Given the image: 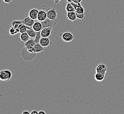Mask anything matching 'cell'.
Wrapping results in <instances>:
<instances>
[{
  "mask_svg": "<svg viewBox=\"0 0 124 114\" xmlns=\"http://www.w3.org/2000/svg\"><path fill=\"white\" fill-rule=\"evenodd\" d=\"M26 33H28L29 36H30V37L32 39H34L36 37L37 33L36 32L34 31L33 28L32 29H28L26 31Z\"/></svg>",
  "mask_w": 124,
  "mask_h": 114,
  "instance_id": "ac0fdd59",
  "label": "cell"
},
{
  "mask_svg": "<svg viewBox=\"0 0 124 114\" xmlns=\"http://www.w3.org/2000/svg\"><path fill=\"white\" fill-rule=\"evenodd\" d=\"M53 27H46L43 28L41 31V36L43 37H48L53 33Z\"/></svg>",
  "mask_w": 124,
  "mask_h": 114,
  "instance_id": "8992f818",
  "label": "cell"
},
{
  "mask_svg": "<svg viewBox=\"0 0 124 114\" xmlns=\"http://www.w3.org/2000/svg\"><path fill=\"white\" fill-rule=\"evenodd\" d=\"M19 33V28H16L13 26H10L9 29V33L11 35H14L17 33Z\"/></svg>",
  "mask_w": 124,
  "mask_h": 114,
  "instance_id": "d6986e66",
  "label": "cell"
},
{
  "mask_svg": "<svg viewBox=\"0 0 124 114\" xmlns=\"http://www.w3.org/2000/svg\"><path fill=\"white\" fill-rule=\"evenodd\" d=\"M39 10L36 8H33L29 12V16L31 19L36 20L38 19Z\"/></svg>",
  "mask_w": 124,
  "mask_h": 114,
  "instance_id": "30bf717a",
  "label": "cell"
},
{
  "mask_svg": "<svg viewBox=\"0 0 124 114\" xmlns=\"http://www.w3.org/2000/svg\"><path fill=\"white\" fill-rule=\"evenodd\" d=\"M3 1L7 4H11L13 0H3Z\"/></svg>",
  "mask_w": 124,
  "mask_h": 114,
  "instance_id": "cb8c5ba5",
  "label": "cell"
},
{
  "mask_svg": "<svg viewBox=\"0 0 124 114\" xmlns=\"http://www.w3.org/2000/svg\"><path fill=\"white\" fill-rule=\"evenodd\" d=\"M67 3H72L74 2V0H66Z\"/></svg>",
  "mask_w": 124,
  "mask_h": 114,
  "instance_id": "f546056e",
  "label": "cell"
},
{
  "mask_svg": "<svg viewBox=\"0 0 124 114\" xmlns=\"http://www.w3.org/2000/svg\"><path fill=\"white\" fill-rule=\"evenodd\" d=\"M22 22L23 24L26 26H29L32 28L33 24L35 23V20L31 19L29 15L24 17L22 20Z\"/></svg>",
  "mask_w": 124,
  "mask_h": 114,
  "instance_id": "5b68a950",
  "label": "cell"
},
{
  "mask_svg": "<svg viewBox=\"0 0 124 114\" xmlns=\"http://www.w3.org/2000/svg\"><path fill=\"white\" fill-rule=\"evenodd\" d=\"M66 10L67 12H75V10L74 8V6L72 3H67V5L66 6Z\"/></svg>",
  "mask_w": 124,
  "mask_h": 114,
  "instance_id": "2e32d148",
  "label": "cell"
},
{
  "mask_svg": "<svg viewBox=\"0 0 124 114\" xmlns=\"http://www.w3.org/2000/svg\"><path fill=\"white\" fill-rule=\"evenodd\" d=\"M22 114H31V112H29L28 111H27V110H26V111H24V112H22Z\"/></svg>",
  "mask_w": 124,
  "mask_h": 114,
  "instance_id": "4316f807",
  "label": "cell"
},
{
  "mask_svg": "<svg viewBox=\"0 0 124 114\" xmlns=\"http://www.w3.org/2000/svg\"><path fill=\"white\" fill-rule=\"evenodd\" d=\"M52 41L48 37H43L41 38L39 43L44 48H48L52 44Z\"/></svg>",
  "mask_w": 124,
  "mask_h": 114,
  "instance_id": "52a82bcc",
  "label": "cell"
},
{
  "mask_svg": "<svg viewBox=\"0 0 124 114\" xmlns=\"http://www.w3.org/2000/svg\"><path fill=\"white\" fill-rule=\"evenodd\" d=\"M36 33H37V35H36V37L34 38V40L36 43H39L41 38L42 37V36H41V31L36 32Z\"/></svg>",
  "mask_w": 124,
  "mask_h": 114,
  "instance_id": "ffe728a7",
  "label": "cell"
},
{
  "mask_svg": "<svg viewBox=\"0 0 124 114\" xmlns=\"http://www.w3.org/2000/svg\"><path fill=\"white\" fill-rule=\"evenodd\" d=\"M96 72L106 74L107 72V67L104 64H99L95 69Z\"/></svg>",
  "mask_w": 124,
  "mask_h": 114,
  "instance_id": "ba28073f",
  "label": "cell"
},
{
  "mask_svg": "<svg viewBox=\"0 0 124 114\" xmlns=\"http://www.w3.org/2000/svg\"><path fill=\"white\" fill-rule=\"evenodd\" d=\"M31 114H38V112L37 110H34L31 112Z\"/></svg>",
  "mask_w": 124,
  "mask_h": 114,
  "instance_id": "484cf974",
  "label": "cell"
},
{
  "mask_svg": "<svg viewBox=\"0 0 124 114\" xmlns=\"http://www.w3.org/2000/svg\"><path fill=\"white\" fill-rule=\"evenodd\" d=\"M36 43L33 40V39L31 38V39H30L29 41H27L26 43H24V45L25 47H34V45L36 44Z\"/></svg>",
  "mask_w": 124,
  "mask_h": 114,
  "instance_id": "e0dca14e",
  "label": "cell"
},
{
  "mask_svg": "<svg viewBox=\"0 0 124 114\" xmlns=\"http://www.w3.org/2000/svg\"><path fill=\"white\" fill-rule=\"evenodd\" d=\"M75 12L77 13H79V14H81V13H85V10L82 6H81V7L78 8L77 9L75 10Z\"/></svg>",
  "mask_w": 124,
  "mask_h": 114,
  "instance_id": "7402d4cb",
  "label": "cell"
},
{
  "mask_svg": "<svg viewBox=\"0 0 124 114\" xmlns=\"http://www.w3.org/2000/svg\"><path fill=\"white\" fill-rule=\"evenodd\" d=\"M82 0H74V2L75 3H81Z\"/></svg>",
  "mask_w": 124,
  "mask_h": 114,
  "instance_id": "f1b7e54d",
  "label": "cell"
},
{
  "mask_svg": "<svg viewBox=\"0 0 124 114\" xmlns=\"http://www.w3.org/2000/svg\"><path fill=\"white\" fill-rule=\"evenodd\" d=\"M61 0H54V2L55 5L56 6V5L59 4Z\"/></svg>",
  "mask_w": 124,
  "mask_h": 114,
  "instance_id": "d4e9b609",
  "label": "cell"
},
{
  "mask_svg": "<svg viewBox=\"0 0 124 114\" xmlns=\"http://www.w3.org/2000/svg\"><path fill=\"white\" fill-rule=\"evenodd\" d=\"M47 18L46 12L44 10H40L39 11L37 20L39 21H43Z\"/></svg>",
  "mask_w": 124,
  "mask_h": 114,
  "instance_id": "9c48e42d",
  "label": "cell"
},
{
  "mask_svg": "<svg viewBox=\"0 0 124 114\" xmlns=\"http://www.w3.org/2000/svg\"><path fill=\"white\" fill-rule=\"evenodd\" d=\"M46 112H44V111L42 110H41L39 112H38V114H46Z\"/></svg>",
  "mask_w": 124,
  "mask_h": 114,
  "instance_id": "83f0119b",
  "label": "cell"
},
{
  "mask_svg": "<svg viewBox=\"0 0 124 114\" xmlns=\"http://www.w3.org/2000/svg\"><path fill=\"white\" fill-rule=\"evenodd\" d=\"M76 13L77 17V18L79 19H81L82 20H84L85 19V13H81V14H79V13Z\"/></svg>",
  "mask_w": 124,
  "mask_h": 114,
  "instance_id": "44dd1931",
  "label": "cell"
},
{
  "mask_svg": "<svg viewBox=\"0 0 124 114\" xmlns=\"http://www.w3.org/2000/svg\"><path fill=\"white\" fill-rule=\"evenodd\" d=\"M30 36L26 32L21 33L20 35V39L22 43H25L30 39Z\"/></svg>",
  "mask_w": 124,
  "mask_h": 114,
  "instance_id": "4fadbf2b",
  "label": "cell"
},
{
  "mask_svg": "<svg viewBox=\"0 0 124 114\" xmlns=\"http://www.w3.org/2000/svg\"><path fill=\"white\" fill-rule=\"evenodd\" d=\"M12 72L9 70H3L0 72V79L3 82H7L12 78Z\"/></svg>",
  "mask_w": 124,
  "mask_h": 114,
  "instance_id": "6da1fadb",
  "label": "cell"
},
{
  "mask_svg": "<svg viewBox=\"0 0 124 114\" xmlns=\"http://www.w3.org/2000/svg\"><path fill=\"white\" fill-rule=\"evenodd\" d=\"M35 52L36 53H41L44 50V48L40 44V43H36L34 46Z\"/></svg>",
  "mask_w": 124,
  "mask_h": 114,
  "instance_id": "9a60e30c",
  "label": "cell"
},
{
  "mask_svg": "<svg viewBox=\"0 0 124 114\" xmlns=\"http://www.w3.org/2000/svg\"><path fill=\"white\" fill-rule=\"evenodd\" d=\"M43 28L46 27H54L56 25L57 22V20H51V19H48V18L46 19L45 21L41 22Z\"/></svg>",
  "mask_w": 124,
  "mask_h": 114,
  "instance_id": "3957f363",
  "label": "cell"
},
{
  "mask_svg": "<svg viewBox=\"0 0 124 114\" xmlns=\"http://www.w3.org/2000/svg\"><path fill=\"white\" fill-rule=\"evenodd\" d=\"M32 28L36 32H39L41 31L43 29V26L41 21H37L35 22Z\"/></svg>",
  "mask_w": 124,
  "mask_h": 114,
  "instance_id": "7c38bea8",
  "label": "cell"
},
{
  "mask_svg": "<svg viewBox=\"0 0 124 114\" xmlns=\"http://www.w3.org/2000/svg\"><path fill=\"white\" fill-rule=\"evenodd\" d=\"M105 76V74L96 72L95 75V79L97 82H101L104 80Z\"/></svg>",
  "mask_w": 124,
  "mask_h": 114,
  "instance_id": "5bb4252c",
  "label": "cell"
},
{
  "mask_svg": "<svg viewBox=\"0 0 124 114\" xmlns=\"http://www.w3.org/2000/svg\"><path fill=\"white\" fill-rule=\"evenodd\" d=\"M25 48L28 52L32 53V54H36L35 52L34 47H25Z\"/></svg>",
  "mask_w": 124,
  "mask_h": 114,
  "instance_id": "603a6c76",
  "label": "cell"
},
{
  "mask_svg": "<svg viewBox=\"0 0 124 114\" xmlns=\"http://www.w3.org/2000/svg\"><path fill=\"white\" fill-rule=\"evenodd\" d=\"M67 18L74 22H76L78 19L75 12H67Z\"/></svg>",
  "mask_w": 124,
  "mask_h": 114,
  "instance_id": "8fae6325",
  "label": "cell"
},
{
  "mask_svg": "<svg viewBox=\"0 0 124 114\" xmlns=\"http://www.w3.org/2000/svg\"><path fill=\"white\" fill-rule=\"evenodd\" d=\"M60 35L61 36L62 40L66 42H71L74 38V35L71 33L69 32L60 34Z\"/></svg>",
  "mask_w": 124,
  "mask_h": 114,
  "instance_id": "277c9868",
  "label": "cell"
},
{
  "mask_svg": "<svg viewBox=\"0 0 124 114\" xmlns=\"http://www.w3.org/2000/svg\"><path fill=\"white\" fill-rule=\"evenodd\" d=\"M46 13L48 19L53 20L57 19V11L55 8V5L54 7L48 8L46 11Z\"/></svg>",
  "mask_w": 124,
  "mask_h": 114,
  "instance_id": "7a4b0ae2",
  "label": "cell"
}]
</instances>
